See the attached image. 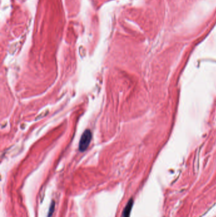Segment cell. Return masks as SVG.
<instances>
[{"label":"cell","mask_w":216,"mask_h":217,"mask_svg":"<svg viewBox=\"0 0 216 217\" xmlns=\"http://www.w3.org/2000/svg\"><path fill=\"white\" fill-rule=\"evenodd\" d=\"M91 137H92V135L89 130H86L82 133L81 140L79 141V149L80 151L84 152L87 149L91 142Z\"/></svg>","instance_id":"1"},{"label":"cell","mask_w":216,"mask_h":217,"mask_svg":"<svg viewBox=\"0 0 216 217\" xmlns=\"http://www.w3.org/2000/svg\"><path fill=\"white\" fill-rule=\"evenodd\" d=\"M133 206V199H131L128 201V204L126 205L124 211H123L122 216V217H130L131 211Z\"/></svg>","instance_id":"2"},{"label":"cell","mask_w":216,"mask_h":217,"mask_svg":"<svg viewBox=\"0 0 216 217\" xmlns=\"http://www.w3.org/2000/svg\"><path fill=\"white\" fill-rule=\"evenodd\" d=\"M55 203L54 201H53L51 203L50 206H49V211H48V217H50L52 216V215H53V212H54L55 211Z\"/></svg>","instance_id":"3"}]
</instances>
